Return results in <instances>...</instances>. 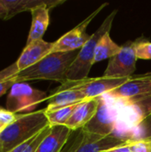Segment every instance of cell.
Masks as SVG:
<instances>
[{"mask_svg":"<svg viewBox=\"0 0 151 152\" xmlns=\"http://www.w3.org/2000/svg\"><path fill=\"white\" fill-rule=\"evenodd\" d=\"M79 50L51 53L35 65L18 72L14 79L16 83L28 80H53L62 85L68 81L67 72Z\"/></svg>","mask_w":151,"mask_h":152,"instance_id":"1","label":"cell"},{"mask_svg":"<svg viewBox=\"0 0 151 152\" xmlns=\"http://www.w3.org/2000/svg\"><path fill=\"white\" fill-rule=\"evenodd\" d=\"M50 126L45 109L28 114H18L17 118L0 133V152H10Z\"/></svg>","mask_w":151,"mask_h":152,"instance_id":"2","label":"cell"},{"mask_svg":"<svg viewBox=\"0 0 151 152\" xmlns=\"http://www.w3.org/2000/svg\"><path fill=\"white\" fill-rule=\"evenodd\" d=\"M117 11H113L101 23L100 28L90 36L83 47L79 50L75 61L71 63L68 72L67 80L80 81L87 78L92 66L94 64V54L99 40L108 32H110L113 20Z\"/></svg>","mask_w":151,"mask_h":152,"instance_id":"3","label":"cell"},{"mask_svg":"<svg viewBox=\"0 0 151 152\" xmlns=\"http://www.w3.org/2000/svg\"><path fill=\"white\" fill-rule=\"evenodd\" d=\"M45 92L37 90L28 83H15L9 91L6 100V110L18 115V113H31L38 104L48 100Z\"/></svg>","mask_w":151,"mask_h":152,"instance_id":"4","label":"cell"},{"mask_svg":"<svg viewBox=\"0 0 151 152\" xmlns=\"http://www.w3.org/2000/svg\"><path fill=\"white\" fill-rule=\"evenodd\" d=\"M98 102V109L94 117L82 128V131L102 136L112 135L116 130L118 118L117 102L107 94L99 96Z\"/></svg>","mask_w":151,"mask_h":152,"instance_id":"5","label":"cell"},{"mask_svg":"<svg viewBox=\"0 0 151 152\" xmlns=\"http://www.w3.org/2000/svg\"><path fill=\"white\" fill-rule=\"evenodd\" d=\"M109 97L125 103H138L151 99V73L131 77L130 79L107 94Z\"/></svg>","mask_w":151,"mask_h":152,"instance_id":"6","label":"cell"},{"mask_svg":"<svg viewBox=\"0 0 151 152\" xmlns=\"http://www.w3.org/2000/svg\"><path fill=\"white\" fill-rule=\"evenodd\" d=\"M130 77L126 78H111V77H87L80 81H67L61 85L60 87L54 91H61L66 89H74L82 92L88 99L99 97L109 94V92L117 89Z\"/></svg>","mask_w":151,"mask_h":152,"instance_id":"7","label":"cell"},{"mask_svg":"<svg viewBox=\"0 0 151 152\" xmlns=\"http://www.w3.org/2000/svg\"><path fill=\"white\" fill-rule=\"evenodd\" d=\"M135 43H128L122 46L120 53L109 59L103 77L111 78H126L132 77L135 71L137 61Z\"/></svg>","mask_w":151,"mask_h":152,"instance_id":"8","label":"cell"},{"mask_svg":"<svg viewBox=\"0 0 151 152\" xmlns=\"http://www.w3.org/2000/svg\"><path fill=\"white\" fill-rule=\"evenodd\" d=\"M127 141L113 135L102 136L100 134L82 131L69 152H105L113 148L125 145Z\"/></svg>","mask_w":151,"mask_h":152,"instance_id":"9","label":"cell"},{"mask_svg":"<svg viewBox=\"0 0 151 152\" xmlns=\"http://www.w3.org/2000/svg\"><path fill=\"white\" fill-rule=\"evenodd\" d=\"M108 5V3L101 4L96 11H94L91 15H89L84 21H82L76 28L67 32L57 41L54 42L52 53L58 52H73L79 50L83 47L85 42L89 39L90 36L85 32V28L92 21V20L103 9L104 6Z\"/></svg>","mask_w":151,"mask_h":152,"instance_id":"10","label":"cell"},{"mask_svg":"<svg viewBox=\"0 0 151 152\" xmlns=\"http://www.w3.org/2000/svg\"><path fill=\"white\" fill-rule=\"evenodd\" d=\"M54 42H46L39 39L26 45L21 54L16 61L19 72L35 65L52 53Z\"/></svg>","mask_w":151,"mask_h":152,"instance_id":"11","label":"cell"},{"mask_svg":"<svg viewBox=\"0 0 151 152\" xmlns=\"http://www.w3.org/2000/svg\"><path fill=\"white\" fill-rule=\"evenodd\" d=\"M98 97L87 99L78 103L65 126L71 131L84 128L94 117L98 109Z\"/></svg>","mask_w":151,"mask_h":152,"instance_id":"12","label":"cell"},{"mask_svg":"<svg viewBox=\"0 0 151 152\" xmlns=\"http://www.w3.org/2000/svg\"><path fill=\"white\" fill-rule=\"evenodd\" d=\"M71 130L66 126H51V131L42 141L36 152H61Z\"/></svg>","mask_w":151,"mask_h":152,"instance_id":"13","label":"cell"},{"mask_svg":"<svg viewBox=\"0 0 151 152\" xmlns=\"http://www.w3.org/2000/svg\"><path fill=\"white\" fill-rule=\"evenodd\" d=\"M88 98L80 91L74 89H66L61 91H53L48 97V105L45 110H55L61 108L78 104Z\"/></svg>","mask_w":151,"mask_h":152,"instance_id":"14","label":"cell"},{"mask_svg":"<svg viewBox=\"0 0 151 152\" xmlns=\"http://www.w3.org/2000/svg\"><path fill=\"white\" fill-rule=\"evenodd\" d=\"M50 9L51 7L48 5H42L31 11L32 21L26 45L36 40L43 39V36L45 33L50 22Z\"/></svg>","mask_w":151,"mask_h":152,"instance_id":"15","label":"cell"},{"mask_svg":"<svg viewBox=\"0 0 151 152\" xmlns=\"http://www.w3.org/2000/svg\"><path fill=\"white\" fill-rule=\"evenodd\" d=\"M6 11V16L4 20H7L16 14L25 12L32 11L33 9L42 6L48 5L51 8L58 4H62L64 1H52V0H0Z\"/></svg>","mask_w":151,"mask_h":152,"instance_id":"16","label":"cell"},{"mask_svg":"<svg viewBox=\"0 0 151 152\" xmlns=\"http://www.w3.org/2000/svg\"><path fill=\"white\" fill-rule=\"evenodd\" d=\"M122 46L117 45L109 36V32L106 33L98 42L94 54V63L108 58H112L120 53Z\"/></svg>","mask_w":151,"mask_h":152,"instance_id":"17","label":"cell"},{"mask_svg":"<svg viewBox=\"0 0 151 152\" xmlns=\"http://www.w3.org/2000/svg\"><path fill=\"white\" fill-rule=\"evenodd\" d=\"M77 104L61 108L55 110H45V115L49 121L50 126H65Z\"/></svg>","mask_w":151,"mask_h":152,"instance_id":"18","label":"cell"},{"mask_svg":"<svg viewBox=\"0 0 151 152\" xmlns=\"http://www.w3.org/2000/svg\"><path fill=\"white\" fill-rule=\"evenodd\" d=\"M150 138H151V110L135 128L132 140H148Z\"/></svg>","mask_w":151,"mask_h":152,"instance_id":"19","label":"cell"},{"mask_svg":"<svg viewBox=\"0 0 151 152\" xmlns=\"http://www.w3.org/2000/svg\"><path fill=\"white\" fill-rule=\"evenodd\" d=\"M51 131V126H46L42 131H40L38 134H36L35 136H33L31 139H29L27 142V145L22 152H36L38 146L42 142V141L48 135V134Z\"/></svg>","mask_w":151,"mask_h":152,"instance_id":"20","label":"cell"},{"mask_svg":"<svg viewBox=\"0 0 151 152\" xmlns=\"http://www.w3.org/2000/svg\"><path fill=\"white\" fill-rule=\"evenodd\" d=\"M135 55L137 59L151 60V43L142 41L135 43Z\"/></svg>","mask_w":151,"mask_h":152,"instance_id":"21","label":"cell"},{"mask_svg":"<svg viewBox=\"0 0 151 152\" xmlns=\"http://www.w3.org/2000/svg\"><path fill=\"white\" fill-rule=\"evenodd\" d=\"M131 152H151V142L149 140H132L127 142Z\"/></svg>","mask_w":151,"mask_h":152,"instance_id":"22","label":"cell"},{"mask_svg":"<svg viewBox=\"0 0 151 152\" xmlns=\"http://www.w3.org/2000/svg\"><path fill=\"white\" fill-rule=\"evenodd\" d=\"M17 116L18 115L9 111L6 109L0 108V123L4 127H6L7 126L11 125L12 122H14L15 119L17 118Z\"/></svg>","mask_w":151,"mask_h":152,"instance_id":"23","label":"cell"},{"mask_svg":"<svg viewBox=\"0 0 151 152\" xmlns=\"http://www.w3.org/2000/svg\"><path fill=\"white\" fill-rule=\"evenodd\" d=\"M18 72H19V70H18L16 63L14 62V63L11 64L10 66L6 67L5 69L0 70V82L10 79L12 77H14Z\"/></svg>","mask_w":151,"mask_h":152,"instance_id":"24","label":"cell"},{"mask_svg":"<svg viewBox=\"0 0 151 152\" xmlns=\"http://www.w3.org/2000/svg\"><path fill=\"white\" fill-rule=\"evenodd\" d=\"M15 83H16V81H15L14 77H12V78L4 80V81H1L0 82V97H2L4 94H5L8 91H10V89Z\"/></svg>","mask_w":151,"mask_h":152,"instance_id":"25","label":"cell"},{"mask_svg":"<svg viewBox=\"0 0 151 152\" xmlns=\"http://www.w3.org/2000/svg\"><path fill=\"white\" fill-rule=\"evenodd\" d=\"M105 152H131L127 143L125 145H123V146H119V147H117V148H113L109 151H107Z\"/></svg>","mask_w":151,"mask_h":152,"instance_id":"26","label":"cell"},{"mask_svg":"<svg viewBox=\"0 0 151 152\" xmlns=\"http://www.w3.org/2000/svg\"><path fill=\"white\" fill-rule=\"evenodd\" d=\"M5 16H6L5 8L4 7V5L2 4V3H1V1H0V19L4 20V19H5Z\"/></svg>","mask_w":151,"mask_h":152,"instance_id":"27","label":"cell"},{"mask_svg":"<svg viewBox=\"0 0 151 152\" xmlns=\"http://www.w3.org/2000/svg\"><path fill=\"white\" fill-rule=\"evenodd\" d=\"M4 128H5V127H4V126H3V125L0 123V133H1V132H2V131L4 129Z\"/></svg>","mask_w":151,"mask_h":152,"instance_id":"28","label":"cell"},{"mask_svg":"<svg viewBox=\"0 0 151 152\" xmlns=\"http://www.w3.org/2000/svg\"><path fill=\"white\" fill-rule=\"evenodd\" d=\"M148 140H149V141H150V142H151V138H150V139H148Z\"/></svg>","mask_w":151,"mask_h":152,"instance_id":"29","label":"cell"}]
</instances>
